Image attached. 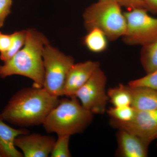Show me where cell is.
I'll return each mask as SVG.
<instances>
[{
    "instance_id": "cell-5",
    "label": "cell",
    "mask_w": 157,
    "mask_h": 157,
    "mask_svg": "<svg viewBox=\"0 0 157 157\" xmlns=\"http://www.w3.org/2000/svg\"><path fill=\"white\" fill-rule=\"evenodd\" d=\"M43 59L45 71L43 87L52 95L64 96L65 81L68 72L75 63L74 59L48 44L43 50Z\"/></svg>"
},
{
    "instance_id": "cell-27",
    "label": "cell",
    "mask_w": 157,
    "mask_h": 157,
    "mask_svg": "<svg viewBox=\"0 0 157 157\" xmlns=\"http://www.w3.org/2000/svg\"><path fill=\"white\" fill-rule=\"evenodd\" d=\"M98 1H99V0H98Z\"/></svg>"
},
{
    "instance_id": "cell-22",
    "label": "cell",
    "mask_w": 157,
    "mask_h": 157,
    "mask_svg": "<svg viewBox=\"0 0 157 157\" xmlns=\"http://www.w3.org/2000/svg\"><path fill=\"white\" fill-rule=\"evenodd\" d=\"M121 7L126 8L128 10L137 9H145L144 0H114Z\"/></svg>"
},
{
    "instance_id": "cell-15",
    "label": "cell",
    "mask_w": 157,
    "mask_h": 157,
    "mask_svg": "<svg viewBox=\"0 0 157 157\" xmlns=\"http://www.w3.org/2000/svg\"><path fill=\"white\" fill-rule=\"evenodd\" d=\"M140 59L146 74L157 71V40L142 46Z\"/></svg>"
},
{
    "instance_id": "cell-1",
    "label": "cell",
    "mask_w": 157,
    "mask_h": 157,
    "mask_svg": "<svg viewBox=\"0 0 157 157\" xmlns=\"http://www.w3.org/2000/svg\"><path fill=\"white\" fill-rule=\"evenodd\" d=\"M59 101V97L51 94L44 88L33 86L15 93L0 115L5 122L18 126L43 124Z\"/></svg>"
},
{
    "instance_id": "cell-6",
    "label": "cell",
    "mask_w": 157,
    "mask_h": 157,
    "mask_svg": "<svg viewBox=\"0 0 157 157\" xmlns=\"http://www.w3.org/2000/svg\"><path fill=\"white\" fill-rule=\"evenodd\" d=\"M148 12L137 9L124 12L127 25L122 37L126 44L142 46L157 40V17L151 16Z\"/></svg>"
},
{
    "instance_id": "cell-18",
    "label": "cell",
    "mask_w": 157,
    "mask_h": 157,
    "mask_svg": "<svg viewBox=\"0 0 157 157\" xmlns=\"http://www.w3.org/2000/svg\"><path fill=\"white\" fill-rule=\"evenodd\" d=\"M135 112L136 109L132 106L113 107L107 110L112 119L123 122L131 121L135 116Z\"/></svg>"
},
{
    "instance_id": "cell-11",
    "label": "cell",
    "mask_w": 157,
    "mask_h": 157,
    "mask_svg": "<svg viewBox=\"0 0 157 157\" xmlns=\"http://www.w3.org/2000/svg\"><path fill=\"white\" fill-rule=\"evenodd\" d=\"M117 153L123 157H146L148 155L150 144L123 129H119L117 134Z\"/></svg>"
},
{
    "instance_id": "cell-20",
    "label": "cell",
    "mask_w": 157,
    "mask_h": 157,
    "mask_svg": "<svg viewBox=\"0 0 157 157\" xmlns=\"http://www.w3.org/2000/svg\"><path fill=\"white\" fill-rule=\"evenodd\" d=\"M128 84L132 87L144 86L157 90V71L147 74L143 77L129 82Z\"/></svg>"
},
{
    "instance_id": "cell-26",
    "label": "cell",
    "mask_w": 157,
    "mask_h": 157,
    "mask_svg": "<svg viewBox=\"0 0 157 157\" xmlns=\"http://www.w3.org/2000/svg\"><path fill=\"white\" fill-rule=\"evenodd\" d=\"M0 157H2V155H1V154H0Z\"/></svg>"
},
{
    "instance_id": "cell-7",
    "label": "cell",
    "mask_w": 157,
    "mask_h": 157,
    "mask_svg": "<svg viewBox=\"0 0 157 157\" xmlns=\"http://www.w3.org/2000/svg\"><path fill=\"white\" fill-rule=\"evenodd\" d=\"M107 77L98 68L80 89L76 97L82 106L93 114H104L109 98L106 91Z\"/></svg>"
},
{
    "instance_id": "cell-17",
    "label": "cell",
    "mask_w": 157,
    "mask_h": 157,
    "mask_svg": "<svg viewBox=\"0 0 157 157\" xmlns=\"http://www.w3.org/2000/svg\"><path fill=\"white\" fill-rule=\"evenodd\" d=\"M12 35V42L8 50L0 53V59L5 62L14 56L25 44L27 36L26 30L14 32Z\"/></svg>"
},
{
    "instance_id": "cell-2",
    "label": "cell",
    "mask_w": 157,
    "mask_h": 157,
    "mask_svg": "<svg viewBox=\"0 0 157 157\" xmlns=\"http://www.w3.org/2000/svg\"><path fill=\"white\" fill-rule=\"evenodd\" d=\"M48 44V39L42 33L33 29L27 30L23 48L0 65V77L15 75L25 76L33 81V86L43 87L45 74L43 52Z\"/></svg>"
},
{
    "instance_id": "cell-23",
    "label": "cell",
    "mask_w": 157,
    "mask_h": 157,
    "mask_svg": "<svg viewBox=\"0 0 157 157\" xmlns=\"http://www.w3.org/2000/svg\"><path fill=\"white\" fill-rule=\"evenodd\" d=\"M12 42V35H7L0 32V53L8 50Z\"/></svg>"
},
{
    "instance_id": "cell-16",
    "label": "cell",
    "mask_w": 157,
    "mask_h": 157,
    "mask_svg": "<svg viewBox=\"0 0 157 157\" xmlns=\"http://www.w3.org/2000/svg\"><path fill=\"white\" fill-rule=\"evenodd\" d=\"M109 100L113 107L131 106L132 97L128 85L120 84L107 91Z\"/></svg>"
},
{
    "instance_id": "cell-19",
    "label": "cell",
    "mask_w": 157,
    "mask_h": 157,
    "mask_svg": "<svg viewBox=\"0 0 157 157\" xmlns=\"http://www.w3.org/2000/svg\"><path fill=\"white\" fill-rule=\"evenodd\" d=\"M70 135H58V138L54 145L50 156L51 157H70L69 150Z\"/></svg>"
},
{
    "instance_id": "cell-24",
    "label": "cell",
    "mask_w": 157,
    "mask_h": 157,
    "mask_svg": "<svg viewBox=\"0 0 157 157\" xmlns=\"http://www.w3.org/2000/svg\"><path fill=\"white\" fill-rule=\"evenodd\" d=\"M145 9L148 11L157 13V0H144Z\"/></svg>"
},
{
    "instance_id": "cell-13",
    "label": "cell",
    "mask_w": 157,
    "mask_h": 157,
    "mask_svg": "<svg viewBox=\"0 0 157 157\" xmlns=\"http://www.w3.org/2000/svg\"><path fill=\"white\" fill-rule=\"evenodd\" d=\"M129 87L132 97L131 106L134 109L137 110L157 109L156 90L144 86L132 87L129 86Z\"/></svg>"
},
{
    "instance_id": "cell-10",
    "label": "cell",
    "mask_w": 157,
    "mask_h": 157,
    "mask_svg": "<svg viewBox=\"0 0 157 157\" xmlns=\"http://www.w3.org/2000/svg\"><path fill=\"white\" fill-rule=\"evenodd\" d=\"M100 67L99 62L91 60L74 63L67 75L64 87V96L67 98L75 96L78 90Z\"/></svg>"
},
{
    "instance_id": "cell-12",
    "label": "cell",
    "mask_w": 157,
    "mask_h": 157,
    "mask_svg": "<svg viewBox=\"0 0 157 157\" xmlns=\"http://www.w3.org/2000/svg\"><path fill=\"white\" fill-rule=\"evenodd\" d=\"M29 133L26 129H14L9 126L0 115V154L2 157H22L14 144L15 138L19 135Z\"/></svg>"
},
{
    "instance_id": "cell-14",
    "label": "cell",
    "mask_w": 157,
    "mask_h": 157,
    "mask_svg": "<svg viewBox=\"0 0 157 157\" xmlns=\"http://www.w3.org/2000/svg\"><path fill=\"white\" fill-rule=\"evenodd\" d=\"M88 32L84 39L85 45L88 49L95 53H100L106 50L108 39L104 32L97 28Z\"/></svg>"
},
{
    "instance_id": "cell-4",
    "label": "cell",
    "mask_w": 157,
    "mask_h": 157,
    "mask_svg": "<svg viewBox=\"0 0 157 157\" xmlns=\"http://www.w3.org/2000/svg\"><path fill=\"white\" fill-rule=\"evenodd\" d=\"M121 6L114 0H99L86 9L83 17L88 31L101 30L108 40L114 41L122 37L126 30V21Z\"/></svg>"
},
{
    "instance_id": "cell-25",
    "label": "cell",
    "mask_w": 157,
    "mask_h": 157,
    "mask_svg": "<svg viewBox=\"0 0 157 157\" xmlns=\"http://www.w3.org/2000/svg\"><path fill=\"white\" fill-rule=\"evenodd\" d=\"M155 139H156V140H157V135H156V136Z\"/></svg>"
},
{
    "instance_id": "cell-21",
    "label": "cell",
    "mask_w": 157,
    "mask_h": 157,
    "mask_svg": "<svg viewBox=\"0 0 157 157\" xmlns=\"http://www.w3.org/2000/svg\"><path fill=\"white\" fill-rule=\"evenodd\" d=\"M12 0H0V28L3 26L6 17L11 13Z\"/></svg>"
},
{
    "instance_id": "cell-3",
    "label": "cell",
    "mask_w": 157,
    "mask_h": 157,
    "mask_svg": "<svg viewBox=\"0 0 157 157\" xmlns=\"http://www.w3.org/2000/svg\"><path fill=\"white\" fill-rule=\"evenodd\" d=\"M93 115L74 96L59 100L42 125L48 133L71 136L82 133L91 123Z\"/></svg>"
},
{
    "instance_id": "cell-9",
    "label": "cell",
    "mask_w": 157,
    "mask_h": 157,
    "mask_svg": "<svg viewBox=\"0 0 157 157\" xmlns=\"http://www.w3.org/2000/svg\"><path fill=\"white\" fill-rule=\"evenodd\" d=\"M56 139L49 135L25 134L17 136L14 144L25 157H47L51 154Z\"/></svg>"
},
{
    "instance_id": "cell-8",
    "label": "cell",
    "mask_w": 157,
    "mask_h": 157,
    "mask_svg": "<svg viewBox=\"0 0 157 157\" xmlns=\"http://www.w3.org/2000/svg\"><path fill=\"white\" fill-rule=\"evenodd\" d=\"M111 124L118 129H123L150 144L157 135V109L136 110L131 121L120 122L112 119Z\"/></svg>"
}]
</instances>
